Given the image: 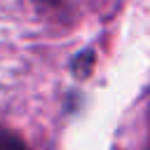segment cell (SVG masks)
<instances>
[{"mask_svg": "<svg viewBox=\"0 0 150 150\" xmlns=\"http://www.w3.org/2000/svg\"><path fill=\"white\" fill-rule=\"evenodd\" d=\"M0 150H28L23 138L7 131V129H0Z\"/></svg>", "mask_w": 150, "mask_h": 150, "instance_id": "6da1fadb", "label": "cell"}]
</instances>
